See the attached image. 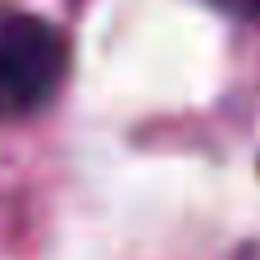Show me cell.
<instances>
[{
	"instance_id": "obj_1",
	"label": "cell",
	"mask_w": 260,
	"mask_h": 260,
	"mask_svg": "<svg viewBox=\"0 0 260 260\" xmlns=\"http://www.w3.org/2000/svg\"><path fill=\"white\" fill-rule=\"evenodd\" d=\"M69 50L55 23L37 14H0V119H27L55 101Z\"/></svg>"
},
{
	"instance_id": "obj_2",
	"label": "cell",
	"mask_w": 260,
	"mask_h": 260,
	"mask_svg": "<svg viewBox=\"0 0 260 260\" xmlns=\"http://www.w3.org/2000/svg\"><path fill=\"white\" fill-rule=\"evenodd\" d=\"M206 5H215L219 14H233V18L260 23V0H206Z\"/></svg>"
}]
</instances>
